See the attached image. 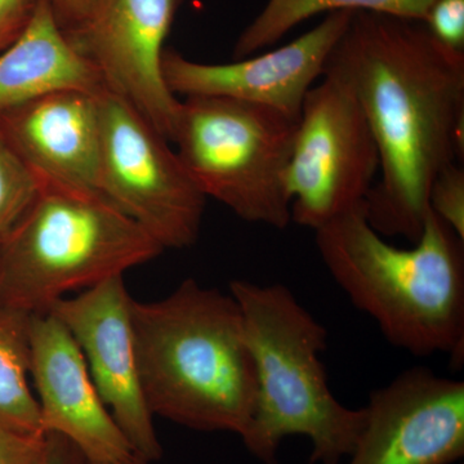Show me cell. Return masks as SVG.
Masks as SVG:
<instances>
[{
  "label": "cell",
  "instance_id": "ba28073f",
  "mask_svg": "<svg viewBox=\"0 0 464 464\" xmlns=\"http://www.w3.org/2000/svg\"><path fill=\"white\" fill-rule=\"evenodd\" d=\"M323 78L304 99L285 174L290 218L314 231L362 203L380 172L377 143L355 97Z\"/></svg>",
  "mask_w": 464,
  "mask_h": 464
},
{
  "label": "cell",
  "instance_id": "4fadbf2b",
  "mask_svg": "<svg viewBox=\"0 0 464 464\" xmlns=\"http://www.w3.org/2000/svg\"><path fill=\"white\" fill-rule=\"evenodd\" d=\"M29 343L30 381L43 435L69 440L92 464H119L132 457L63 324L51 313L30 316Z\"/></svg>",
  "mask_w": 464,
  "mask_h": 464
},
{
  "label": "cell",
  "instance_id": "8992f818",
  "mask_svg": "<svg viewBox=\"0 0 464 464\" xmlns=\"http://www.w3.org/2000/svg\"><path fill=\"white\" fill-rule=\"evenodd\" d=\"M298 121L266 106L224 97L181 100L173 143L192 181L250 222L288 227V169Z\"/></svg>",
  "mask_w": 464,
  "mask_h": 464
},
{
  "label": "cell",
  "instance_id": "5bb4252c",
  "mask_svg": "<svg viewBox=\"0 0 464 464\" xmlns=\"http://www.w3.org/2000/svg\"><path fill=\"white\" fill-rule=\"evenodd\" d=\"M103 91L63 88L0 112V127L41 185L102 197Z\"/></svg>",
  "mask_w": 464,
  "mask_h": 464
},
{
  "label": "cell",
  "instance_id": "7402d4cb",
  "mask_svg": "<svg viewBox=\"0 0 464 464\" xmlns=\"http://www.w3.org/2000/svg\"><path fill=\"white\" fill-rule=\"evenodd\" d=\"M39 0H0V53L23 35Z\"/></svg>",
  "mask_w": 464,
  "mask_h": 464
},
{
  "label": "cell",
  "instance_id": "5b68a950",
  "mask_svg": "<svg viewBox=\"0 0 464 464\" xmlns=\"http://www.w3.org/2000/svg\"><path fill=\"white\" fill-rule=\"evenodd\" d=\"M164 249L101 195L41 185L0 239V302L41 315L74 290L124 275Z\"/></svg>",
  "mask_w": 464,
  "mask_h": 464
},
{
  "label": "cell",
  "instance_id": "277c9868",
  "mask_svg": "<svg viewBox=\"0 0 464 464\" xmlns=\"http://www.w3.org/2000/svg\"><path fill=\"white\" fill-rule=\"evenodd\" d=\"M230 295L243 317L257 402L244 447L262 464H277L289 436L310 440V464H340L350 457L364 426V408L333 395L322 362L328 331L282 284L232 280Z\"/></svg>",
  "mask_w": 464,
  "mask_h": 464
},
{
  "label": "cell",
  "instance_id": "30bf717a",
  "mask_svg": "<svg viewBox=\"0 0 464 464\" xmlns=\"http://www.w3.org/2000/svg\"><path fill=\"white\" fill-rule=\"evenodd\" d=\"M132 301L124 275L58 301L50 313L74 338L103 404L136 456H163L154 415L141 386L132 325Z\"/></svg>",
  "mask_w": 464,
  "mask_h": 464
},
{
  "label": "cell",
  "instance_id": "d6986e66",
  "mask_svg": "<svg viewBox=\"0 0 464 464\" xmlns=\"http://www.w3.org/2000/svg\"><path fill=\"white\" fill-rule=\"evenodd\" d=\"M429 207L458 237L464 239V170L459 163L440 172L430 188Z\"/></svg>",
  "mask_w": 464,
  "mask_h": 464
},
{
  "label": "cell",
  "instance_id": "cb8c5ba5",
  "mask_svg": "<svg viewBox=\"0 0 464 464\" xmlns=\"http://www.w3.org/2000/svg\"><path fill=\"white\" fill-rule=\"evenodd\" d=\"M41 464H90L87 458L69 440L45 433V447Z\"/></svg>",
  "mask_w": 464,
  "mask_h": 464
},
{
  "label": "cell",
  "instance_id": "52a82bcc",
  "mask_svg": "<svg viewBox=\"0 0 464 464\" xmlns=\"http://www.w3.org/2000/svg\"><path fill=\"white\" fill-rule=\"evenodd\" d=\"M101 194L166 249L199 239L207 198L179 155L127 100L101 93Z\"/></svg>",
  "mask_w": 464,
  "mask_h": 464
},
{
  "label": "cell",
  "instance_id": "ffe728a7",
  "mask_svg": "<svg viewBox=\"0 0 464 464\" xmlns=\"http://www.w3.org/2000/svg\"><path fill=\"white\" fill-rule=\"evenodd\" d=\"M423 23L436 41L464 53V0H436Z\"/></svg>",
  "mask_w": 464,
  "mask_h": 464
},
{
  "label": "cell",
  "instance_id": "7a4b0ae2",
  "mask_svg": "<svg viewBox=\"0 0 464 464\" xmlns=\"http://www.w3.org/2000/svg\"><path fill=\"white\" fill-rule=\"evenodd\" d=\"M320 258L357 310L395 347L464 362V239L431 210L411 248L387 243L365 203L315 231Z\"/></svg>",
  "mask_w": 464,
  "mask_h": 464
},
{
  "label": "cell",
  "instance_id": "8fae6325",
  "mask_svg": "<svg viewBox=\"0 0 464 464\" xmlns=\"http://www.w3.org/2000/svg\"><path fill=\"white\" fill-rule=\"evenodd\" d=\"M348 464H456L464 457V382L415 366L373 391Z\"/></svg>",
  "mask_w": 464,
  "mask_h": 464
},
{
  "label": "cell",
  "instance_id": "7c38bea8",
  "mask_svg": "<svg viewBox=\"0 0 464 464\" xmlns=\"http://www.w3.org/2000/svg\"><path fill=\"white\" fill-rule=\"evenodd\" d=\"M353 12L326 14L319 25L295 41L230 63H203L164 50V81L174 96L224 97L256 103L298 121L308 91L324 75L333 48Z\"/></svg>",
  "mask_w": 464,
  "mask_h": 464
},
{
  "label": "cell",
  "instance_id": "484cf974",
  "mask_svg": "<svg viewBox=\"0 0 464 464\" xmlns=\"http://www.w3.org/2000/svg\"><path fill=\"white\" fill-rule=\"evenodd\" d=\"M90 464H92V463H90Z\"/></svg>",
  "mask_w": 464,
  "mask_h": 464
},
{
  "label": "cell",
  "instance_id": "3957f363",
  "mask_svg": "<svg viewBox=\"0 0 464 464\" xmlns=\"http://www.w3.org/2000/svg\"><path fill=\"white\" fill-rule=\"evenodd\" d=\"M143 396L151 414L197 431L243 436L257 380L230 293L186 279L166 298L132 301Z\"/></svg>",
  "mask_w": 464,
  "mask_h": 464
},
{
  "label": "cell",
  "instance_id": "44dd1931",
  "mask_svg": "<svg viewBox=\"0 0 464 464\" xmlns=\"http://www.w3.org/2000/svg\"><path fill=\"white\" fill-rule=\"evenodd\" d=\"M45 435L0 427V464H41Z\"/></svg>",
  "mask_w": 464,
  "mask_h": 464
},
{
  "label": "cell",
  "instance_id": "d4e9b609",
  "mask_svg": "<svg viewBox=\"0 0 464 464\" xmlns=\"http://www.w3.org/2000/svg\"><path fill=\"white\" fill-rule=\"evenodd\" d=\"M119 464H151V462H149V460L143 459V458L133 454L132 457L128 458V459H125L124 462Z\"/></svg>",
  "mask_w": 464,
  "mask_h": 464
},
{
  "label": "cell",
  "instance_id": "9c48e42d",
  "mask_svg": "<svg viewBox=\"0 0 464 464\" xmlns=\"http://www.w3.org/2000/svg\"><path fill=\"white\" fill-rule=\"evenodd\" d=\"M183 0H97L83 25L65 33L106 91L127 100L173 142L181 100L164 81V42Z\"/></svg>",
  "mask_w": 464,
  "mask_h": 464
},
{
  "label": "cell",
  "instance_id": "6da1fadb",
  "mask_svg": "<svg viewBox=\"0 0 464 464\" xmlns=\"http://www.w3.org/2000/svg\"><path fill=\"white\" fill-rule=\"evenodd\" d=\"M323 76L353 93L377 143L381 179L364 200L372 227L414 244L433 181L463 161L464 53L423 21L357 11Z\"/></svg>",
  "mask_w": 464,
  "mask_h": 464
},
{
  "label": "cell",
  "instance_id": "e0dca14e",
  "mask_svg": "<svg viewBox=\"0 0 464 464\" xmlns=\"http://www.w3.org/2000/svg\"><path fill=\"white\" fill-rule=\"evenodd\" d=\"M29 323L30 315L0 302V427L43 435L30 384Z\"/></svg>",
  "mask_w": 464,
  "mask_h": 464
},
{
  "label": "cell",
  "instance_id": "2e32d148",
  "mask_svg": "<svg viewBox=\"0 0 464 464\" xmlns=\"http://www.w3.org/2000/svg\"><path fill=\"white\" fill-rule=\"evenodd\" d=\"M435 3L436 0H267L257 17L240 34L232 57L240 60L276 44L293 27L317 14L365 11L424 21Z\"/></svg>",
  "mask_w": 464,
  "mask_h": 464
},
{
  "label": "cell",
  "instance_id": "ac0fdd59",
  "mask_svg": "<svg viewBox=\"0 0 464 464\" xmlns=\"http://www.w3.org/2000/svg\"><path fill=\"white\" fill-rule=\"evenodd\" d=\"M41 182L0 127V239L25 215Z\"/></svg>",
  "mask_w": 464,
  "mask_h": 464
},
{
  "label": "cell",
  "instance_id": "9a60e30c",
  "mask_svg": "<svg viewBox=\"0 0 464 464\" xmlns=\"http://www.w3.org/2000/svg\"><path fill=\"white\" fill-rule=\"evenodd\" d=\"M63 88L105 90L58 25L50 3L39 0L25 32L0 53V112Z\"/></svg>",
  "mask_w": 464,
  "mask_h": 464
},
{
  "label": "cell",
  "instance_id": "603a6c76",
  "mask_svg": "<svg viewBox=\"0 0 464 464\" xmlns=\"http://www.w3.org/2000/svg\"><path fill=\"white\" fill-rule=\"evenodd\" d=\"M53 16L63 33L83 25L91 16L97 0H47Z\"/></svg>",
  "mask_w": 464,
  "mask_h": 464
}]
</instances>
